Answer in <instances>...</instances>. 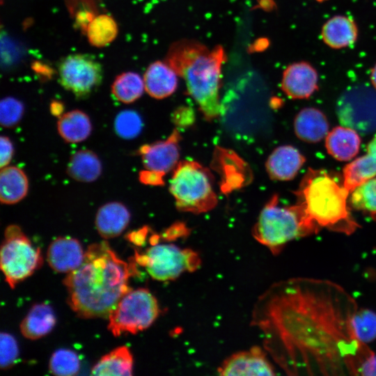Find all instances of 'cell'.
Segmentation results:
<instances>
[{
    "mask_svg": "<svg viewBox=\"0 0 376 376\" xmlns=\"http://www.w3.org/2000/svg\"><path fill=\"white\" fill-rule=\"evenodd\" d=\"M1 162L0 166L1 168L7 166L10 162L13 153H14V147L12 141L6 136H1Z\"/></svg>",
    "mask_w": 376,
    "mask_h": 376,
    "instance_id": "36",
    "label": "cell"
},
{
    "mask_svg": "<svg viewBox=\"0 0 376 376\" xmlns=\"http://www.w3.org/2000/svg\"><path fill=\"white\" fill-rule=\"evenodd\" d=\"M56 322L52 308L46 304H38L31 307L22 321L20 330L24 337L35 340L49 333Z\"/></svg>",
    "mask_w": 376,
    "mask_h": 376,
    "instance_id": "22",
    "label": "cell"
},
{
    "mask_svg": "<svg viewBox=\"0 0 376 376\" xmlns=\"http://www.w3.org/2000/svg\"><path fill=\"white\" fill-rule=\"evenodd\" d=\"M350 204L376 221V176L363 182L351 191Z\"/></svg>",
    "mask_w": 376,
    "mask_h": 376,
    "instance_id": "30",
    "label": "cell"
},
{
    "mask_svg": "<svg viewBox=\"0 0 376 376\" xmlns=\"http://www.w3.org/2000/svg\"><path fill=\"white\" fill-rule=\"evenodd\" d=\"M144 88L143 78L136 72H125L115 78L111 85V93L118 101L130 104L142 95Z\"/></svg>",
    "mask_w": 376,
    "mask_h": 376,
    "instance_id": "29",
    "label": "cell"
},
{
    "mask_svg": "<svg viewBox=\"0 0 376 376\" xmlns=\"http://www.w3.org/2000/svg\"><path fill=\"white\" fill-rule=\"evenodd\" d=\"M133 357L126 346L116 347L104 355L93 367V375H132Z\"/></svg>",
    "mask_w": 376,
    "mask_h": 376,
    "instance_id": "26",
    "label": "cell"
},
{
    "mask_svg": "<svg viewBox=\"0 0 376 376\" xmlns=\"http://www.w3.org/2000/svg\"><path fill=\"white\" fill-rule=\"evenodd\" d=\"M304 162V157L295 147L279 146L269 156L267 171L273 180H290L297 174Z\"/></svg>",
    "mask_w": 376,
    "mask_h": 376,
    "instance_id": "17",
    "label": "cell"
},
{
    "mask_svg": "<svg viewBox=\"0 0 376 376\" xmlns=\"http://www.w3.org/2000/svg\"><path fill=\"white\" fill-rule=\"evenodd\" d=\"M142 127L143 123L140 116L132 110L120 112L114 121L116 134L126 139L136 137L140 134Z\"/></svg>",
    "mask_w": 376,
    "mask_h": 376,
    "instance_id": "32",
    "label": "cell"
},
{
    "mask_svg": "<svg viewBox=\"0 0 376 376\" xmlns=\"http://www.w3.org/2000/svg\"><path fill=\"white\" fill-rule=\"evenodd\" d=\"M61 85L77 97H88L101 84L103 69L95 56L88 54H69L58 64Z\"/></svg>",
    "mask_w": 376,
    "mask_h": 376,
    "instance_id": "11",
    "label": "cell"
},
{
    "mask_svg": "<svg viewBox=\"0 0 376 376\" xmlns=\"http://www.w3.org/2000/svg\"><path fill=\"white\" fill-rule=\"evenodd\" d=\"M319 230L308 220L302 207L279 205L274 195L262 209L251 230L254 239L278 255L290 241L313 235Z\"/></svg>",
    "mask_w": 376,
    "mask_h": 376,
    "instance_id": "5",
    "label": "cell"
},
{
    "mask_svg": "<svg viewBox=\"0 0 376 376\" xmlns=\"http://www.w3.org/2000/svg\"><path fill=\"white\" fill-rule=\"evenodd\" d=\"M340 123L359 134L376 131V89L368 85L351 86L339 97L336 107Z\"/></svg>",
    "mask_w": 376,
    "mask_h": 376,
    "instance_id": "10",
    "label": "cell"
},
{
    "mask_svg": "<svg viewBox=\"0 0 376 376\" xmlns=\"http://www.w3.org/2000/svg\"><path fill=\"white\" fill-rule=\"evenodd\" d=\"M29 181L21 169L10 166L1 169L0 173V200L3 204H15L27 194Z\"/></svg>",
    "mask_w": 376,
    "mask_h": 376,
    "instance_id": "23",
    "label": "cell"
},
{
    "mask_svg": "<svg viewBox=\"0 0 376 376\" xmlns=\"http://www.w3.org/2000/svg\"><path fill=\"white\" fill-rule=\"evenodd\" d=\"M134 260L152 279L159 281H173L185 272H194L201 263L199 254L191 249L158 242L143 253L136 251Z\"/></svg>",
    "mask_w": 376,
    "mask_h": 376,
    "instance_id": "7",
    "label": "cell"
},
{
    "mask_svg": "<svg viewBox=\"0 0 376 376\" xmlns=\"http://www.w3.org/2000/svg\"><path fill=\"white\" fill-rule=\"evenodd\" d=\"M358 306L338 283L295 277L273 283L257 299L251 325L287 375H359L375 352L357 336Z\"/></svg>",
    "mask_w": 376,
    "mask_h": 376,
    "instance_id": "1",
    "label": "cell"
},
{
    "mask_svg": "<svg viewBox=\"0 0 376 376\" xmlns=\"http://www.w3.org/2000/svg\"><path fill=\"white\" fill-rule=\"evenodd\" d=\"M67 173L77 181L93 182L101 175L102 164L95 152L89 150H81L71 156Z\"/></svg>",
    "mask_w": 376,
    "mask_h": 376,
    "instance_id": "27",
    "label": "cell"
},
{
    "mask_svg": "<svg viewBox=\"0 0 376 376\" xmlns=\"http://www.w3.org/2000/svg\"><path fill=\"white\" fill-rule=\"evenodd\" d=\"M136 264L121 260L107 242L91 244L81 265L63 279L72 311L81 318H108L132 290L129 279Z\"/></svg>",
    "mask_w": 376,
    "mask_h": 376,
    "instance_id": "2",
    "label": "cell"
},
{
    "mask_svg": "<svg viewBox=\"0 0 376 376\" xmlns=\"http://www.w3.org/2000/svg\"><path fill=\"white\" fill-rule=\"evenodd\" d=\"M51 108L52 111L54 115L61 113L62 110L61 104L58 102L52 103Z\"/></svg>",
    "mask_w": 376,
    "mask_h": 376,
    "instance_id": "41",
    "label": "cell"
},
{
    "mask_svg": "<svg viewBox=\"0 0 376 376\" xmlns=\"http://www.w3.org/2000/svg\"><path fill=\"white\" fill-rule=\"evenodd\" d=\"M189 109L186 107H182L178 109L175 112L173 115V120L176 123L179 125V126L189 125L192 121L193 114L192 113H191Z\"/></svg>",
    "mask_w": 376,
    "mask_h": 376,
    "instance_id": "37",
    "label": "cell"
},
{
    "mask_svg": "<svg viewBox=\"0 0 376 376\" xmlns=\"http://www.w3.org/2000/svg\"><path fill=\"white\" fill-rule=\"evenodd\" d=\"M1 356L0 364L2 369H7L13 366L19 355V349L15 338L6 332H1L0 336Z\"/></svg>",
    "mask_w": 376,
    "mask_h": 376,
    "instance_id": "35",
    "label": "cell"
},
{
    "mask_svg": "<svg viewBox=\"0 0 376 376\" xmlns=\"http://www.w3.org/2000/svg\"><path fill=\"white\" fill-rule=\"evenodd\" d=\"M159 314L157 300L148 289H132L110 313L108 329L115 336L134 334L149 327Z\"/></svg>",
    "mask_w": 376,
    "mask_h": 376,
    "instance_id": "9",
    "label": "cell"
},
{
    "mask_svg": "<svg viewBox=\"0 0 376 376\" xmlns=\"http://www.w3.org/2000/svg\"><path fill=\"white\" fill-rule=\"evenodd\" d=\"M350 193L343 182L331 173L324 170L309 169L295 195L307 218L319 230L325 228L351 235L359 225L348 207Z\"/></svg>",
    "mask_w": 376,
    "mask_h": 376,
    "instance_id": "4",
    "label": "cell"
},
{
    "mask_svg": "<svg viewBox=\"0 0 376 376\" xmlns=\"http://www.w3.org/2000/svg\"><path fill=\"white\" fill-rule=\"evenodd\" d=\"M296 135L302 141L315 143L329 133V123L324 114L315 108L301 110L295 119Z\"/></svg>",
    "mask_w": 376,
    "mask_h": 376,
    "instance_id": "21",
    "label": "cell"
},
{
    "mask_svg": "<svg viewBox=\"0 0 376 376\" xmlns=\"http://www.w3.org/2000/svg\"><path fill=\"white\" fill-rule=\"evenodd\" d=\"M169 189L176 207L182 212L203 213L217 204L212 175L194 161L185 160L178 164L173 170Z\"/></svg>",
    "mask_w": 376,
    "mask_h": 376,
    "instance_id": "6",
    "label": "cell"
},
{
    "mask_svg": "<svg viewBox=\"0 0 376 376\" xmlns=\"http://www.w3.org/2000/svg\"><path fill=\"white\" fill-rule=\"evenodd\" d=\"M361 139L354 130L340 126L334 128L326 136L327 152L339 161H349L359 152Z\"/></svg>",
    "mask_w": 376,
    "mask_h": 376,
    "instance_id": "20",
    "label": "cell"
},
{
    "mask_svg": "<svg viewBox=\"0 0 376 376\" xmlns=\"http://www.w3.org/2000/svg\"><path fill=\"white\" fill-rule=\"evenodd\" d=\"M180 139V134L175 129L166 140L141 146L139 152L145 170L164 179L179 163Z\"/></svg>",
    "mask_w": 376,
    "mask_h": 376,
    "instance_id": "12",
    "label": "cell"
},
{
    "mask_svg": "<svg viewBox=\"0 0 376 376\" xmlns=\"http://www.w3.org/2000/svg\"><path fill=\"white\" fill-rule=\"evenodd\" d=\"M264 348L258 346L235 352L219 366L220 375H274V366Z\"/></svg>",
    "mask_w": 376,
    "mask_h": 376,
    "instance_id": "13",
    "label": "cell"
},
{
    "mask_svg": "<svg viewBox=\"0 0 376 376\" xmlns=\"http://www.w3.org/2000/svg\"><path fill=\"white\" fill-rule=\"evenodd\" d=\"M281 88L291 98H308L318 88L317 72L306 62L292 63L283 72Z\"/></svg>",
    "mask_w": 376,
    "mask_h": 376,
    "instance_id": "14",
    "label": "cell"
},
{
    "mask_svg": "<svg viewBox=\"0 0 376 376\" xmlns=\"http://www.w3.org/2000/svg\"><path fill=\"white\" fill-rule=\"evenodd\" d=\"M85 252L80 242L70 237H59L49 246L47 254L49 266L56 272L70 273L84 260Z\"/></svg>",
    "mask_w": 376,
    "mask_h": 376,
    "instance_id": "15",
    "label": "cell"
},
{
    "mask_svg": "<svg viewBox=\"0 0 376 376\" xmlns=\"http://www.w3.org/2000/svg\"><path fill=\"white\" fill-rule=\"evenodd\" d=\"M188 233V229L183 224H177L169 227L164 233V238L166 240H173Z\"/></svg>",
    "mask_w": 376,
    "mask_h": 376,
    "instance_id": "38",
    "label": "cell"
},
{
    "mask_svg": "<svg viewBox=\"0 0 376 376\" xmlns=\"http://www.w3.org/2000/svg\"><path fill=\"white\" fill-rule=\"evenodd\" d=\"M57 130L65 141L75 143L86 140L90 136L92 124L86 113L75 109L59 117Z\"/></svg>",
    "mask_w": 376,
    "mask_h": 376,
    "instance_id": "25",
    "label": "cell"
},
{
    "mask_svg": "<svg viewBox=\"0 0 376 376\" xmlns=\"http://www.w3.org/2000/svg\"><path fill=\"white\" fill-rule=\"evenodd\" d=\"M118 31L116 22L108 14L94 16L86 27L88 42L95 47H104L111 43Z\"/></svg>",
    "mask_w": 376,
    "mask_h": 376,
    "instance_id": "28",
    "label": "cell"
},
{
    "mask_svg": "<svg viewBox=\"0 0 376 376\" xmlns=\"http://www.w3.org/2000/svg\"><path fill=\"white\" fill-rule=\"evenodd\" d=\"M322 36L324 42L331 47H345L355 42L357 29L350 18L336 15L324 24Z\"/></svg>",
    "mask_w": 376,
    "mask_h": 376,
    "instance_id": "24",
    "label": "cell"
},
{
    "mask_svg": "<svg viewBox=\"0 0 376 376\" xmlns=\"http://www.w3.org/2000/svg\"><path fill=\"white\" fill-rule=\"evenodd\" d=\"M165 61L185 79L189 94L207 120L221 116V68L226 61L221 45L210 49L196 40L180 39L170 45Z\"/></svg>",
    "mask_w": 376,
    "mask_h": 376,
    "instance_id": "3",
    "label": "cell"
},
{
    "mask_svg": "<svg viewBox=\"0 0 376 376\" xmlns=\"http://www.w3.org/2000/svg\"><path fill=\"white\" fill-rule=\"evenodd\" d=\"M146 228L140 230L132 232L128 235V240L137 245H141L146 236Z\"/></svg>",
    "mask_w": 376,
    "mask_h": 376,
    "instance_id": "40",
    "label": "cell"
},
{
    "mask_svg": "<svg viewBox=\"0 0 376 376\" xmlns=\"http://www.w3.org/2000/svg\"><path fill=\"white\" fill-rule=\"evenodd\" d=\"M23 104L18 100L8 97L1 100L0 104V123L3 127L16 125L24 113Z\"/></svg>",
    "mask_w": 376,
    "mask_h": 376,
    "instance_id": "34",
    "label": "cell"
},
{
    "mask_svg": "<svg viewBox=\"0 0 376 376\" xmlns=\"http://www.w3.org/2000/svg\"><path fill=\"white\" fill-rule=\"evenodd\" d=\"M371 81L373 83V85L374 88L376 89V65L373 68L371 75H370Z\"/></svg>",
    "mask_w": 376,
    "mask_h": 376,
    "instance_id": "42",
    "label": "cell"
},
{
    "mask_svg": "<svg viewBox=\"0 0 376 376\" xmlns=\"http://www.w3.org/2000/svg\"><path fill=\"white\" fill-rule=\"evenodd\" d=\"M79 359L77 354L68 349H59L51 357L49 371L56 375H75L79 370Z\"/></svg>",
    "mask_w": 376,
    "mask_h": 376,
    "instance_id": "31",
    "label": "cell"
},
{
    "mask_svg": "<svg viewBox=\"0 0 376 376\" xmlns=\"http://www.w3.org/2000/svg\"><path fill=\"white\" fill-rule=\"evenodd\" d=\"M376 176V134L367 146L366 154L346 165L343 182L351 192L363 182Z\"/></svg>",
    "mask_w": 376,
    "mask_h": 376,
    "instance_id": "19",
    "label": "cell"
},
{
    "mask_svg": "<svg viewBox=\"0 0 376 376\" xmlns=\"http://www.w3.org/2000/svg\"><path fill=\"white\" fill-rule=\"evenodd\" d=\"M143 81L147 93L155 99H164L173 94L178 87L175 71L164 61H156L147 68Z\"/></svg>",
    "mask_w": 376,
    "mask_h": 376,
    "instance_id": "16",
    "label": "cell"
},
{
    "mask_svg": "<svg viewBox=\"0 0 376 376\" xmlns=\"http://www.w3.org/2000/svg\"><path fill=\"white\" fill-rule=\"evenodd\" d=\"M354 327L358 338L363 343L376 338V313L367 308H358L354 318Z\"/></svg>",
    "mask_w": 376,
    "mask_h": 376,
    "instance_id": "33",
    "label": "cell"
},
{
    "mask_svg": "<svg viewBox=\"0 0 376 376\" xmlns=\"http://www.w3.org/2000/svg\"><path fill=\"white\" fill-rule=\"evenodd\" d=\"M130 220V213L126 206L119 202H111L99 208L95 226L103 238L110 239L120 235Z\"/></svg>",
    "mask_w": 376,
    "mask_h": 376,
    "instance_id": "18",
    "label": "cell"
},
{
    "mask_svg": "<svg viewBox=\"0 0 376 376\" xmlns=\"http://www.w3.org/2000/svg\"><path fill=\"white\" fill-rule=\"evenodd\" d=\"M0 254L1 269L11 288L30 276L42 264L40 248L34 247L16 225L6 228Z\"/></svg>",
    "mask_w": 376,
    "mask_h": 376,
    "instance_id": "8",
    "label": "cell"
},
{
    "mask_svg": "<svg viewBox=\"0 0 376 376\" xmlns=\"http://www.w3.org/2000/svg\"><path fill=\"white\" fill-rule=\"evenodd\" d=\"M359 375L376 376V354L365 361L361 368Z\"/></svg>",
    "mask_w": 376,
    "mask_h": 376,
    "instance_id": "39",
    "label": "cell"
}]
</instances>
